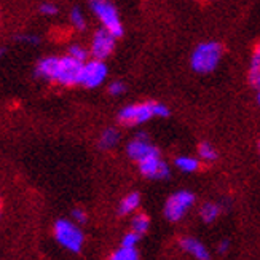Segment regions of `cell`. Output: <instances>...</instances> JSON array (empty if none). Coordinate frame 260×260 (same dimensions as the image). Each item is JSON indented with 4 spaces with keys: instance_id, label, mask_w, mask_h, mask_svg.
Returning <instances> with one entry per match:
<instances>
[{
    "instance_id": "6da1fadb",
    "label": "cell",
    "mask_w": 260,
    "mask_h": 260,
    "mask_svg": "<svg viewBox=\"0 0 260 260\" xmlns=\"http://www.w3.org/2000/svg\"><path fill=\"white\" fill-rule=\"evenodd\" d=\"M82 67L83 62L72 58L71 54L62 56V58L51 56L37 64V75L62 86H74L80 85Z\"/></svg>"
},
{
    "instance_id": "7a4b0ae2",
    "label": "cell",
    "mask_w": 260,
    "mask_h": 260,
    "mask_svg": "<svg viewBox=\"0 0 260 260\" xmlns=\"http://www.w3.org/2000/svg\"><path fill=\"white\" fill-rule=\"evenodd\" d=\"M222 54V47L217 42L200 43L191 54V67L200 74H209L217 67Z\"/></svg>"
},
{
    "instance_id": "3957f363",
    "label": "cell",
    "mask_w": 260,
    "mask_h": 260,
    "mask_svg": "<svg viewBox=\"0 0 260 260\" xmlns=\"http://www.w3.org/2000/svg\"><path fill=\"white\" fill-rule=\"evenodd\" d=\"M54 238L64 247V249L71 252H80L83 247L85 236L82 230L77 227L75 223L69 220H58L54 223Z\"/></svg>"
},
{
    "instance_id": "277c9868",
    "label": "cell",
    "mask_w": 260,
    "mask_h": 260,
    "mask_svg": "<svg viewBox=\"0 0 260 260\" xmlns=\"http://www.w3.org/2000/svg\"><path fill=\"white\" fill-rule=\"evenodd\" d=\"M89 7L110 34H114L117 39L123 36V26L118 18L117 8L109 0H89Z\"/></svg>"
},
{
    "instance_id": "5b68a950",
    "label": "cell",
    "mask_w": 260,
    "mask_h": 260,
    "mask_svg": "<svg viewBox=\"0 0 260 260\" xmlns=\"http://www.w3.org/2000/svg\"><path fill=\"white\" fill-rule=\"evenodd\" d=\"M193 201H195V197L193 193H190V191H177V193H174L173 197H169V200L166 201L165 205V216L166 219L169 220H180L185 212L193 206Z\"/></svg>"
},
{
    "instance_id": "8992f818",
    "label": "cell",
    "mask_w": 260,
    "mask_h": 260,
    "mask_svg": "<svg viewBox=\"0 0 260 260\" xmlns=\"http://www.w3.org/2000/svg\"><path fill=\"white\" fill-rule=\"evenodd\" d=\"M155 117L153 114V103H144V104H134L128 106L123 109L118 114V120L121 125L125 126H134L145 123L147 120H150Z\"/></svg>"
},
{
    "instance_id": "52a82bcc",
    "label": "cell",
    "mask_w": 260,
    "mask_h": 260,
    "mask_svg": "<svg viewBox=\"0 0 260 260\" xmlns=\"http://www.w3.org/2000/svg\"><path fill=\"white\" fill-rule=\"evenodd\" d=\"M107 77V66L103 59H93V61H85L82 67V75H80V85L86 88H96L106 80Z\"/></svg>"
},
{
    "instance_id": "ba28073f",
    "label": "cell",
    "mask_w": 260,
    "mask_h": 260,
    "mask_svg": "<svg viewBox=\"0 0 260 260\" xmlns=\"http://www.w3.org/2000/svg\"><path fill=\"white\" fill-rule=\"evenodd\" d=\"M139 169L142 176L152 177V179H166L169 177V168L165 161H161L160 152H153L149 156H145L144 160L139 161Z\"/></svg>"
},
{
    "instance_id": "9c48e42d",
    "label": "cell",
    "mask_w": 260,
    "mask_h": 260,
    "mask_svg": "<svg viewBox=\"0 0 260 260\" xmlns=\"http://www.w3.org/2000/svg\"><path fill=\"white\" fill-rule=\"evenodd\" d=\"M115 36L110 34L106 27L99 29L94 37H93V43H91V54L96 59H106L110 56V53L115 48Z\"/></svg>"
},
{
    "instance_id": "30bf717a",
    "label": "cell",
    "mask_w": 260,
    "mask_h": 260,
    "mask_svg": "<svg viewBox=\"0 0 260 260\" xmlns=\"http://www.w3.org/2000/svg\"><path fill=\"white\" fill-rule=\"evenodd\" d=\"M153 152H156V149L149 142L147 136L142 134V133L136 139H133L129 142V145H128V155H129V158H131V160H134V161H138V163L141 160H144L145 156H149L150 153H153Z\"/></svg>"
},
{
    "instance_id": "8fae6325",
    "label": "cell",
    "mask_w": 260,
    "mask_h": 260,
    "mask_svg": "<svg viewBox=\"0 0 260 260\" xmlns=\"http://www.w3.org/2000/svg\"><path fill=\"white\" fill-rule=\"evenodd\" d=\"M180 246H182V249L185 252H188L190 255H193L198 260H208V258H211L209 252L206 251V247L203 246L198 240L184 238V240H180Z\"/></svg>"
},
{
    "instance_id": "7c38bea8",
    "label": "cell",
    "mask_w": 260,
    "mask_h": 260,
    "mask_svg": "<svg viewBox=\"0 0 260 260\" xmlns=\"http://www.w3.org/2000/svg\"><path fill=\"white\" fill-rule=\"evenodd\" d=\"M139 203H141V197L139 193H129L126 198H123V201L120 203V208H118V212L121 216H128V214L134 212L136 209L139 208Z\"/></svg>"
},
{
    "instance_id": "4fadbf2b",
    "label": "cell",
    "mask_w": 260,
    "mask_h": 260,
    "mask_svg": "<svg viewBox=\"0 0 260 260\" xmlns=\"http://www.w3.org/2000/svg\"><path fill=\"white\" fill-rule=\"evenodd\" d=\"M249 82L254 86H260V45L257 47L252 61H251V69H249Z\"/></svg>"
},
{
    "instance_id": "5bb4252c",
    "label": "cell",
    "mask_w": 260,
    "mask_h": 260,
    "mask_svg": "<svg viewBox=\"0 0 260 260\" xmlns=\"http://www.w3.org/2000/svg\"><path fill=\"white\" fill-rule=\"evenodd\" d=\"M120 139L118 136V131L114 129V128H109L103 133V136H101V142L99 145L103 147V149H112V147H115L117 142Z\"/></svg>"
},
{
    "instance_id": "9a60e30c",
    "label": "cell",
    "mask_w": 260,
    "mask_h": 260,
    "mask_svg": "<svg viewBox=\"0 0 260 260\" xmlns=\"http://www.w3.org/2000/svg\"><path fill=\"white\" fill-rule=\"evenodd\" d=\"M112 260H138L139 252L136 251V247H128V246H121L120 249H117L110 257Z\"/></svg>"
},
{
    "instance_id": "2e32d148",
    "label": "cell",
    "mask_w": 260,
    "mask_h": 260,
    "mask_svg": "<svg viewBox=\"0 0 260 260\" xmlns=\"http://www.w3.org/2000/svg\"><path fill=\"white\" fill-rule=\"evenodd\" d=\"M176 166L180 169V171H185V173H193L198 169L200 163L195 158H190V156H180L176 160Z\"/></svg>"
},
{
    "instance_id": "e0dca14e",
    "label": "cell",
    "mask_w": 260,
    "mask_h": 260,
    "mask_svg": "<svg viewBox=\"0 0 260 260\" xmlns=\"http://www.w3.org/2000/svg\"><path fill=\"white\" fill-rule=\"evenodd\" d=\"M220 214V209L217 205H212V203H206L205 206L201 208V217L206 223H211L217 219V216Z\"/></svg>"
},
{
    "instance_id": "ac0fdd59",
    "label": "cell",
    "mask_w": 260,
    "mask_h": 260,
    "mask_svg": "<svg viewBox=\"0 0 260 260\" xmlns=\"http://www.w3.org/2000/svg\"><path fill=\"white\" fill-rule=\"evenodd\" d=\"M149 225H150V220L149 217L145 216V214H138V216H134L133 222H131V227L136 233H145L147 230H149Z\"/></svg>"
},
{
    "instance_id": "d6986e66",
    "label": "cell",
    "mask_w": 260,
    "mask_h": 260,
    "mask_svg": "<svg viewBox=\"0 0 260 260\" xmlns=\"http://www.w3.org/2000/svg\"><path fill=\"white\" fill-rule=\"evenodd\" d=\"M198 153H200L201 158H205V160H208V161L216 160V158H217L216 150H214L212 147H211V144H208V142L200 144V147H198Z\"/></svg>"
},
{
    "instance_id": "ffe728a7",
    "label": "cell",
    "mask_w": 260,
    "mask_h": 260,
    "mask_svg": "<svg viewBox=\"0 0 260 260\" xmlns=\"http://www.w3.org/2000/svg\"><path fill=\"white\" fill-rule=\"evenodd\" d=\"M71 21H72L74 27L80 29V30H83L85 26H86V21H85V18H83V15H82V11L78 10V8H74V10H72V13H71Z\"/></svg>"
},
{
    "instance_id": "44dd1931",
    "label": "cell",
    "mask_w": 260,
    "mask_h": 260,
    "mask_svg": "<svg viewBox=\"0 0 260 260\" xmlns=\"http://www.w3.org/2000/svg\"><path fill=\"white\" fill-rule=\"evenodd\" d=\"M139 238H141V235L139 233H136L134 230L126 233L125 236H123V240H121V246H128V247H136V244L139 243Z\"/></svg>"
},
{
    "instance_id": "7402d4cb",
    "label": "cell",
    "mask_w": 260,
    "mask_h": 260,
    "mask_svg": "<svg viewBox=\"0 0 260 260\" xmlns=\"http://www.w3.org/2000/svg\"><path fill=\"white\" fill-rule=\"evenodd\" d=\"M69 54L72 56V58L82 61V62H85L86 58H88V51L85 48H82V47H78V45H74V47L69 48Z\"/></svg>"
},
{
    "instance_id": "603a6c76",
    "label": "cell",
    "mask_w": 260,
    "mask_h": 260,
    "mask_svg": "<svg viewBox=\"0 0 260 260\" xmlns=\"http://www.w3.org/2000/svg\"><path fill=\"white\" fill-rule=\"evenodd\" d=\"M109 93L112 96H120L125 93V83H121V82H114V83H110L109 86Z\"/></svg>"
},
{
    "instance_id": "cb8c5ba5",
    "label": "cell",
    "mask_w": 260,
    "mask_h": 260,
    "mask_svg": "<svg viewBox=\"0 0 260 260\" xmlns=\"http://www.w3.org/2000/svg\"><path fill=\"white\" fill-rule=\"evenodd\" d=\"M153 114H155V117H168L169 115V109L165 104L153 103Z\"/></svg>"
},
{
    "instance_id": "d4e9b609",
    "label": "cell",
    "mask_w": 260,
    "mask_h": 260,
    "mask_svg": "<svg viewBox=\"0 0 260 260\" xmlns=\"http://www.w3.org/2000/svg\"><path fill=\"white\" fill-rule=\"evenodd\" d=\"M40 11H42L43 15L53 16V15H56V13H58V7H56V5H53V4H43V5L40 7Z\"/></svg>"
},
{
    "instance_id": "484cf974",
    "label": "cell",
    "mask_w": 260,
    "mask_h": 260,
    "mask_svg": "<svg viewBox=\"0 0 260 260\" xmlns=\"http://www.w3.org/2000/svg\"><path fill=\"white\" fill-rule=\"evenodd\" d=\"M72 217L78 222V223H85L86 222V212L83 209H74L72 211Z\"/></svg>"
},
{
    "instance_id": "4316f807",
    "label": "cell",
    "mask_w": 260,
    "mask_h": 260,
    "mask_svg": "<svg viewBox=\"0 0 260 260\" xmlns=\"http://www.w3.org/2000/svg\"><path fill=\"white\" fill-rule=\"evenodd\" d=\"M229 251V243L227 241H222L220 246H219V254H223Z\"/></svg>"
},
{
    "instance_id": "83f0119b",
    "label": "cell",
    "mask_w": 260,
    "mask_h": 260,
    "mask_svg": "<svg viewBox=\"0 0 260 260\" xmlns=\"http://www.w3.org/2000/svg\"><path fill=\"white\" fill-rule=\"evenodd\" d=\"M260 88V86H258ZM258 103H260V91H258Z\"/></svg>"
},
{
    "instance_id": "f1b7e54d",
    "label": "cell",
    "mask_w": 260,
    "mask_h": 260,
    "mask_svg": "<svg viewBox=\"0 0 260 260\" xmlns=\"http://www.w3.org/2000/svg\"><path fill=\"white\" fill-rule=\"evenodd\" d=\"M0 56H2V51H0Z\"/></svg>"
}]
</instances>
